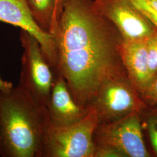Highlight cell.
<instances>
[{
	"mask_svg": "<svg viewBox=\"0 0 157 157\" xmlns=\"http://www.w3.org/2000/svg\"><path fill=\"white\" fill-rule=\"evenodd\" d=\"M49 122L63 125L78 121L80 109L72 98L65 80L62 76L53 84L49 101Z\"/></svg>",
	"mask_w": 157,
	"mask_h": 157,
	"instance_id": "obj_10",
	"label": "cell"
},
{
	"mask_svg": "<svg viewBox=\"0 0 157 157\" xmlns=\"http://www.w3.org/2000/svg\"><path fill=\"white\" fill-rule=\"evenodd\" d=\"M146 2L157 12V0H144Z\"/></svg>",
	"mask_w": 157,
	"mask_h": 157,
	"instance_id": "obj_18",
	"label": "cell"
},
{
	"mask_svg": "<svg viewBox=\"0 0 157 157\" xmlns=\"http://www.w3.org/2000/svg\"><path fill=\"white\" fill-rule=\"evenodd\" d=\"M147 38L123 39L121 47L122 62L126 68L132 84L141 94L150 83Z\"/></svg>",
	"mask_w": 157,
	"mask_h": 157,
	"instance_id": "obj_8",
	"label": "cell"
},
{
	"mask_svg": "<svg viewBox=\"0 0 157 157\" xmlns=\"http://www.w3.org/2000/svg\"><path fill=\"white\" fill-rule=\"evenodd\" d=\"M57 69L77 104H83L115 78L122 37L95 11L93 0H62L54 35Z\"/></svg>",
	"mask_w": 157,
	"mask_h": 157,
	"instance_id": "obj_1",
	"label": "cell"
},
{
	"mask_svg": "<svg viewBox=\"0 0 157 157\" xmlns=\"http://www.w3.org/2000/svg\"><path fill=\"white\" fill-rule=\"evenodd\" d=\"M144 100L150 105L157 104V75L142 94Z\"/></svg>",
	"mask_w": 157,
	"mask_h": 157,
	"instance_id": "obj_14",
	"label": "cell"
},
{
	"mask_svg": "<svg viewBox=\"0 0 157 157\" xmlns=\"http://www.w3.org/2000/svg\"><path fill=\"white\" fill-rule=\"evenodd\" d=\"M0 21L21 28L39 43L46 61L57 67L55 37L36 22L25 0H0Z\"/></svg>",
	"mask_w": 157,
	"mask_h": 157,
	"instance_id": "obj_6",
	"label": "cell"
},
{
	"mask_svg": "<svg viewBox=\"0 0 157 157\" xmlns=\"http://www.w3.org/2000/svg\"><path fill=\"white\" fill-rule=\"evenodd\" d=\"M146 41L148 70L151 82L157 75V28L155 27Z\"/></svg>",
	"mask_w": 157,
	"mask_h": 157,
	"instance_id": "obj_12",
	"label": "cell"
},
{
	"mask_svg": "<svg viewBox=\"0 0 157 157\" xmlns=\"http://www.w3.org/2000/svg\"><path fill=\"white\" fill-rule=\"evenodd\" d=\"M94 156L101 157H124L123 154L118 151V150L108 146L101 147L95 151Z\"/></svg>",
	"mask_w": 157,
	"mask_h": 157,
	"instance_id": "obj_16",
	"label": "cell"
},
{
	"mask_svg": "<svg viewBox=\"0 0 157 157\" xmlns=\"http://www.w3.org/2000/svg\"><path fill=\"white\" fill-rule=\"evenodd\" d=\"M34 20L44 30L54 36L57 28L56 0H25Z\"/></svg>",
	"mask_w": 157,
	"mask_h": 157,
	"instance_id": "obj_11",
	"label": "cell"
},
{
	"mask_svg": "<svg viewBox=\"0 0 157 157\" xmlns=\"http://www.w3.org/2000/svg\"><path fill=\"white\" fill-rule=\"evenodd\" d=\"M148 130L152 145L157 153V115L151 117L149 119Z\"/></svg>",
	"mask_w": 157,
	"mask_h": 157,
	"instance_id": "obj_15",
	"label": "cell"
},
{
	"mask_svg": "<svg viewBox=\"0 0 157 157\" xmlns=\"http://www.w3.org/2000/svg\"><path fill=\"white\" fill-rule=\"evenodd\" d=\"M103 140L107 146L116 148L124 156L147 157L139 117L136 112L108 125L102 132Z\"/></svg>",
	"mask_w": 157,
	"mask_h": 157,
	"instance_id": "obj_7",
	"label": "cell"
},
{
	"mask_svg": "<svg viewBox=\"0 0 157 157\" xmlns=\"http://www.w3.org/2000/svg\"><path fill=\"white\" fill-rule=\"evenodd\" d=\"M93 6L113 24L123 39H146L155 29L130 0H93Z\"/></svg>",
	"mask_w": 157,
	"mask_h": 157,
	"instance_id": "obj_5",
	"label": "cell"
},
{
	"mask_svg": "<svg viewBox=\"0 0 157 157\" xmlns=\"http://www.w3.org/2000/svg\"><path fill=\"white\" fill-rule=\"evenodd\" d=\"M142 14L157 28V12L144 0H130Z\"/></svg>",
	"mask_w": 157,
	"mask_h": 157,
	"instance_id": "obj_13",
	"label": "cell"
},
{
	"mask_svg": "<svg viewBox=\"0 0 157 157\" xmlns=\"http://www.w3.org/2000/svg\"><path fill=\"white\" fill-rule=\"evenodd\" d=\"M13 87L10 82L4 81L0 78V91H8Z\"/></svg>",
	"mask_w": 157,
	"mask_h": 157,
	"instance_id": "obj_17",
	"label": "cell"
},
{
	"mask_svg": "<svg viewBox=\"0 0 157 157\" xmlns=\"http://www.w3.org/2000/svg\"><path fill=\"white\" fill-rule=\"evenodd\" d=\"M98 121V112L94 109L71 124L54 125L48 122L43 139L41 156L94 157L93 135Z\"/></svg>",
	"mask_w": 157,
	"mask_h": 157,
	"instance_id": "obj_3",
	"label": "cell"
},
{
	"mask_svg": "<svg viewBox=\"0 0 157 157\" xmlns=\"http://www.w3.org/2000/svg\"><path fill=\"white\" fill-rule=\"evenodd\" d=\"M100 91L102 107L112 115L136 112L143 106V102L133 90L116 78L108 81Z\"/></svg>",
	"mask_w": 157,
	"mask_h": 157,
	"instance_id": "obj_9",
	"label": "cell"
},
{
	"mask_svg": "<svg viewBox=\"0 0 157 157\" xmlns=\"http://www.w3.org/2000/svg\"><path fill=\"white\" fill-rule=\"evenodd\" d=\"M23 48L18 86L41 108L46 109L52 88V74L43 54L39 43L25 30L20 32Z\"/></svg>",
	"mask_w": 157,
	"mask_h": 157,
	"instance_id": "obj_4",
	"label": "cell"
},
{
	"mask_svg": "<svg viewBox=\"0 0 157 157\" xmlns=\"http://www.w3.org/2000/svg\"><path fill=\"white\" fill-rule=\"evenodd\" d=\"M62 1V0H56V14L57 19H58L59 12L61 11Z\"/></svg>",
	"mask_w": 157,
	"mask_h": 157,
	"instance_id": "obj_19",
	"label": "cell"
},
{
	"mask_svg": "<svg viewBox=\"0 0 157 157\" xmlns=\"http://www.w3.org/2000/svg\"><path fill=\"white\" fill-rule=\"evenodd\" d=\"M46 114L18 86L0 91V155L40 157L49 122Z\"/></svg>",
	"mask_w": 157,
	"mask_h": 157,
	"instance_id": "obj_2",
	"label": "cell"
}]
</instances>
